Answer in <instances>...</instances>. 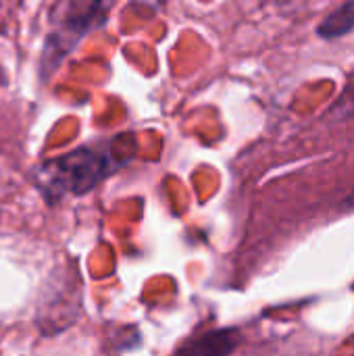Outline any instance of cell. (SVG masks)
Wrapping results in <instances>:
<instances>
[{
	"mask_svg": "<svg viewBox=\"0 0 354 356\" xmlns=\"http://www.w3.org/2000/svg\"><path fill=\"white\" fill-rule=\"evenodd\" d=\"M117 163L111 161L108 152H98L90 148H79L71 154L50 161L40 169V186L50 194H83L100 179H104Z\"/></svg>",
	"mask_w": 354,
	"mask_h": 356,
	"instance_id": "obj_1",
	"label": "cell"
},
{
	"mask_svg": "<svg viewBox=\"0 0 354 356\" xmlns=\"http://www.w3.org/2000/svg\"><path fill=\"white\" fill-rule=\"evenodd\" d=\"M67 8L69 13L58 21L56 29L48 35V44L44 48V67H54L67 52H71V48L104 19V10L108 6H102L98 2L88 4L79 8V15H73V4Z\"/></svg>",
	"mask_w": 354,
	"mask_h": 356,
	"instance_id": "obj_2",
	"label": "cell"
},
{
	"mask_svg": "<svg viewBox=\"0 0 354 356\" xmlns=\"http://www.w3.org/2000/svg\"><path fill=\"white\" fill-rule=\"evenodd\" d=\"M238 342L240 336L234 330L211 332L184 346L175 356H230L238 346Z\"/></svg>",
	"mask_w": 354,
	"mask_h": 356,
	"instance_id": "obj_3",
	"label": "cell"
},
{
	"mask_svg": "<svg viewBox=\"0 0 354 356\" xmlns=\"http://www.w3.org/2000/svg\"><path fill=\"white\" fill-rule=\"evenodd\" d=\"M354 29V2L340 4L336 10L323 17V21L317 27L319 38L323 40H336L346 35L348 31Z\"/></svg>",
	"mask_w": 354,
	"mask_h": 356,
	"instance_id": "obj_4",
	"label": "cell"
},
{
	"mask_svg": "<svg viewBox=\"0 0 354 356\" xmlns=\"http://www.w3.org/2000/svg\"><path fill=\"white\" fill-rule=\"evenodd\" d=\"M332 115H336L338 119H346L354 115V81L340 94L338 102L332 106Z\"/></svg>",
	"mask_w": 354,
	"mask_h": 356,
	"instance_id": "obj_5",
	"label": "cell"
}]
</instances>
